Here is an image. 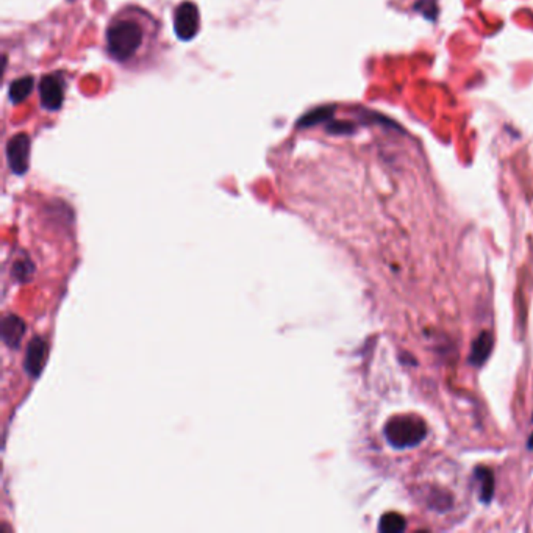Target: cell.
<instances>
[{"instance_id":"cell-1","label":"cell","mask_w":533,"mask_h":533,"mask_svg":"<svg viewBox=\"0 0 533 533\" xmlns=\"http://www.w3.org/2000/svg\"><path fill=\"white\" fill-rule=\"evenodd\" d=\"M158 25L141 10H124L106 27V52L124 66L138 65L149 55L157 40Z\"/></svg>"},{"instance_id":"cell-2","label":"cell","mask_w":533,"mask_h":533,"mask_svg":"<svg viewBox=\"0 0 533 533\" xmlns=\"http://www.w3.org/2000/svg\"><path fill=\"white\" fill-rule=\"evenodd\" d=\"M383 435L395 449L416 447L426 440L427 426L421 417L413 415L395 416L385 424Z\"/></svg>"},{"instance_id":"cell-3","label":"cell","mask_w":533,"mask_h":533,"mask_svg":"<svg viewBox=\"0 0 533 533\" xmlns=\"http://www.w3.org/2000/svg\"><path fill=\"white\" fill-rule=\"evenodd\" d=\"M199 27L200 15L198 5L185 0L177 6L174 13V30L179 40L191 41L199 33Z\"/></svg>"},{"instance_id":"cell-4","label":"cell","mask_w":533,"mask_h":533,"mask_svg":"<svg viewBox=\"0 0 533 533\" xmlns=\"http://www.w3.org/2000/svg\"><path fill=\"white\" fill-rule=\"evenodd\" d=\"M6 160L16 175L27 173L30 163V138L27 135L19 133L10 139L6 144Z\"/></svg>"},{"instance_id":"cell-5","label":"cell","mask_w":533,"mask_h":533,"mask_svg":"<svg viewBox=\"0 0 533 533\" xmlns=\"http://www.w3.org/2000/svg\"><path fill=\"white\" fill-rule=\"evenodd\" d=\"M41 105L49 111L60 110L65 99V81L56 74L42 77L40 81Z\"/></svg>"},{"instance_id":"cell-6","label":"cell","mask_w":533,"mask_h":533,"mask_svg":"<svg viewBox=\"0 0 533 533\" xmlns=\"http://www.w3.org/2000/svg\"><path fill=\"white\" fill-rule=\"evenodd\" d=\"M49 346L44 338H35L29 342L27 357H25L24 367L31 377H38L47 361Z\"/></svg>"},{"instance_id":"cell-7","label":"cell","mask_w":533,"mask_h":533,"mask_svg":"<svg viewBox=\"0 0 533 533\" xmlns=\"http://www.w3.org/2000/svg\"><path fill=\"white\" fill-rule=\"evenodd\" d=\"M493 344H494L493 335L490 332H482L472 342L471 353H469V363L475 367L484 365L485 361L490 358V355L493 352Z\"/></svg>"},{"instance_id":"cell-8","label":"cell","mask_w":533,"mask_h":533,"mask_svg":"<svg viewBox=\"0 0 533 533\" xmlns=\"http://www.w3.org/2000/svg\"><path fill=\"white\" fill-rule=\"evenodd\" d=\"M24 333L25 324L21 318H17V316H8V318H5L2 324V336L6 344L10 347H17Z\"/></svg>"},{"instance_id":"cell-9","label":"cell","mask_w":533,"mask_h":533,"mask_svg":"<svg viewBox=\"0 0 533 533\" xmlns=\"http://www.w3.org/2000/svg\"><path fill=\"white\" fill-rule=\"evenodd\" d=\"M33 86H35V80L31 77H22V79L15 80L10 85V100L13 104L22 102V100H25L30 96Z\"/></svg>"},{"instance_id":"cell-10","label":"cell","mask_w":533,"mask_h":533,"mask_svg":"<svg viewBox=\"0 0 533 533\" xmlns=\"http://www.w3.org/2000/svg\"><path fill=\"white\" fill-rule=\"evenodd\" d=\"M475 477H477L480 484V499L485 504H490L494 493L493 472L488 468H477L475 469Z\"/></svg>"},{"instance_id":"cell-11","label":"cell","mask_w":533,"mask_h":533,"mask_svg":"<svg viewBox=\"0 0 533 533\" xmlns=\"http://www.w3.org/2000/svg\"><path fill=\"white\" fill-rule=\"evenodd\" d=\"M405 527H407V523L399 513H385L379 523V530L382 533H401Z\"/></svg>"},{"instance_id":"cell-12","label":"cell","mask_w":533,"mask_h":533,"mask_svg":"<svg viewBox=\"0 0 533 533\" xmlns=\"http://www.w3.org/2000/svg\"><path fill=\"white\" fill-rule=\"evenodd\" d=\"M332 113H333V106H321V108H318V110H315L313 113L307 114L301 124L307 125V127L315 125L318 122H322V120H326L328 118H332Z\"/></svg>"},{"instance_id":"cell-13","label":"cell","mask_w":533,"mask_h":533,"mask_svg":"<svg viewBox=\"0 0 533 533\" xmlns=\"http://www.w3.org/2000/svg\"><path fill=\"white\" fill-rule=\"evenodd\" d=\"M415 8L417 11H421L422 15L426 16L427 19H435L436 17L438 8H436L435 0H417V3H416Z\"/></svg>"},{"instance_id":"cell-14","label":"cell","mask_w":533,"mask_h":533,"mask_svg":"<svg viewBox=\"0 0 533 533\" xmlns=\"http://www.w3.org/2000/svg\"><path fill=\"white\" fill-rule=\"evenodd\" d=\"M31 272H33V266H31L29 260H25V262H17L15 264V276L19 278V280H27Z\"/></svg>"},{"instance_id":"cell-15","label":"cell","mask_w":533,"mask_h":533,"mask_svg":"<svg viewBox=\"0 0 533 533\" xmlns=\"http://www.w3.org/2000/svg\"><path fill=\"white\" fill-rule=\"evenodd\" d=\"M355 129L351 122H333L328 125V132L333 133H352Z\"/></svg>"},{"instance_id":"cell-16","label":"cell","mask_w":533,"mask_h":533,"mask_svg":"<svg viewBox=\"0 0 533 533\" xmlns=\"http://www.w3.org/2000/svg\"><path fill=\"white\" fill-rule=\"evenodd\" d=\"M527 446H529V449H533V435L529 438V441H527Z\"/></svg>"}]
</instances>
